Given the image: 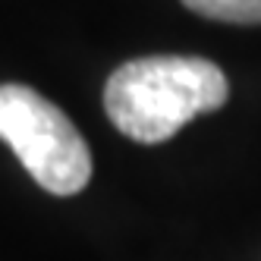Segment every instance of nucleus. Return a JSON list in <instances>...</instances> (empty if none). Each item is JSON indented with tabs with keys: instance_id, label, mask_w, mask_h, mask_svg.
<instances>
[{
	"instance_id": "1",
	"label": "nucleus",
	"mask_w": 261,
	"mask_h": 261,
	"mask_svg": "<svg viewBox=\"0 0 261 261\" xmlns=\"http://www.w3.org/2000/svg\"><path fill=\"white\" fill-rule=\"evenodd\" d=\"M227 98V76L211 60L139 57L107 79L104 110L123 136L158 145L173 139L192 117L220 110Z\"/></svg>"
},
{
	"instance_id": "2",
	"label": "nucleus",
	"mask_w": 261,
	"mask_h": 261,
	"mask_svg": "<svg viewBox=\"0 0 261 261\" xmlns=\"http://www.w3.org/2000/svg\"><path fill=\"white\" fill-rule=\"evenodd\" d=\"M0 139L32 179L54 195H76L91 179V151L57 104L29 85H0Z\"/></svg>"
},
{
	"instance_id": "3",
	"label": "nucleus",
	"mask_w": 261,
	"mask_h": 261,
	"mask_svg": "<svg viewBox=\"0 0 261 261\" xmlns=\"http://www.w3.org/2000/svg\"><path fill=\"white\" fill-rule=\"evenodd\" d=\"M182 4L204 19L230 25H261V0H182Z\"/></svg>"
}]
</instances>
